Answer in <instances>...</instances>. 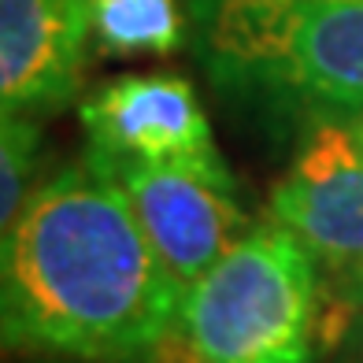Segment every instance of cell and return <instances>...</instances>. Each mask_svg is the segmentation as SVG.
I'll return each mask as SVG.
<instances>
[{
    "label": "cell",
    "mask_w": 363,
    "mask_h": 363,
    "mask_svg": "<svg viewBox=\"0 0 363 363\" xmlns=\"http://www.w3.org/2000/svg\"><path fill=\"white\" fill-rule=\"evenodd\" d=\"M182 286L126 193L89 163L41 182L4 234V345L86 363L160 359Z\"/></svg>",
    "instance_id": "obj_1"
},
{
    "label": "cell",
    "mask_w": 363,
    "mask_h": 363,
    "mask_svg": "<svg viewBox=\"0 0 363 363\" xmlns=\"http://www.w3.org/2000/svg\"><path fill=\"white\" fill-rule=\"evenodd\" d=\"M38 156H41V130L30 115H4V134H0V230L15 226L38 193Z\"/></svg>",
    "instance_id": "obj_9"
},
{
    "label": "cell",
    "mask_w": 363,
    "mask_h": 363,
    "mask_svg": "<svg viewBox=\"0 0 363 363\" xmlns=\"http://www.w3.org/2000/svg\"><path fill=\"white\" fill-rule=\"evenodd\" d=\"M337 337H345V356H349V363H363V311H352L341 323Z\"/></svg>",
    "instance_id": "obj_11"
},
{
    "label": "cell",
    "mask_w": 363,
    "mask_h": 363,
    "mask_svg": "<svg viewBox=\"0 0 363 363\" xmlns=\"http://www.w3.org/2000/svg\"><path fill=\"white\" fill-rule=\"evenodd\" d=\"M267 219L301 238L326 271L363 259V148L345 119L308 123L293 167L271 193Z\"/></svg>",
    "instance_id": "obj_6"
},
{
    "label": "cell",
    "mask_w": 363,
    "mask_h": 363,
    "mask_svg": "<svg viewBox=\"0 0 363 363\" xmlns=\"http://www.w3.org/2000/svg\"><path fill=\"white\" fill-rule=\"evenodd\" d=\"M345 126H349V134H352V141L363 148V108L359 111H352L349 119H345Z\"/></svg>",
    "instance_id": "obj_12"
},
{
    "label": "cell",
    "mask_w": 363,
    "mask_h": 363,
    "mask_svg": "<svg viewBox=\"0 0 363 363\" xmlns=\"http://www.w3.org/2000/svg\"><path fill=\"white\" fill-rule=\"evenodd\" d=\"M101 56H171L189 38L182 0H86Z\"/></svg>",
    "instance_id": "obj_8"
},
{
    "label": "cell",
    "mask_w": 363,
    "mask_h": 363,
    "mask_svg": "<svg viewBox=\"0 0 363 363\" xmlns=\"http://www.w3.org/2000/svg\"><path fill=\"white\" fill-rule=\"evenodd\" d=\"M89 41L86 0H0L4 115H45L71 104Z\"/></svg>",
    "instance_id": "obj_7"
},
{
    "label": "cell",
    "mask_w": 363,
    "mask_h": 363,
    "mask_svg": "<svg viewBox=\"0 0 363 363\" xmlns=\"http://www.w3.org/2000/svg\"><path fill=\"white\" fill-rule=\"evenodd\" d=\"M101 174L126 193L141 230L182 289L204 278L211 263L252 230L226 163H123Z\"/></svg>",
    "instance_id": "obj_4"
},
{
    "label": "cell",
    "mask_w": 363,
    "mask_h": 363,
    "mask_svg": "<svg viewBox=\"0 0 363 363\" xmlns=\"http://www.w3.org/2000/svg\"><path fill=\"white\" fill-rule=\"evenodd\" d=\"M330 341L326 278L311 249L259 223L182 289L163 363H319Z\"/></svg>",
    "instance_id": "obj_3"
},
{
    "label": "cell",
    "mask_w": 363,
    "mask_h": 363,
    "mask_svg": "<svg viewBox=\"0 0 363 363\" xmlns=\"http://www.w3.org/2000/svg\"><path fill=\"white\" fill-rule=\"evenodd\" d=\"M326 308H330V315H337L341 308H345V315L363 311V259L330 271V278H326Z\"/></svg>",
    "instance_id": "obj_10"
},
{
    "label": "cell",
    "mask_w": 363,
    "mask_h": 363,
    "mask_svg": "<svg viewBox=\"0 0 363 363\" xmlns=\"http://www.w3.org/2000/svg\"><path fill=\"white\" fill-rule=\"evenodd\" d=\"M189 38L245 101L308 123L363 108V0H189Z\"/></svg>",
    "instance_id": "obj_2"
},
{
    "label": "cell",
    "mask_w": 363,
    "mask_h": 363,
    "mask_svg": "<svg viewBox=\"0 0 363 363\" xmlns=\"http://www.w3.org/2000/svg\"><path fill=\"white\" fill-rule=\"evenodd\" d=\"M89 138V167L123 163H226L211 141L208 115L182 74H123L78 104Z\"/></svg>",
    "instance_id": "obj_5"
}]
</instances>
